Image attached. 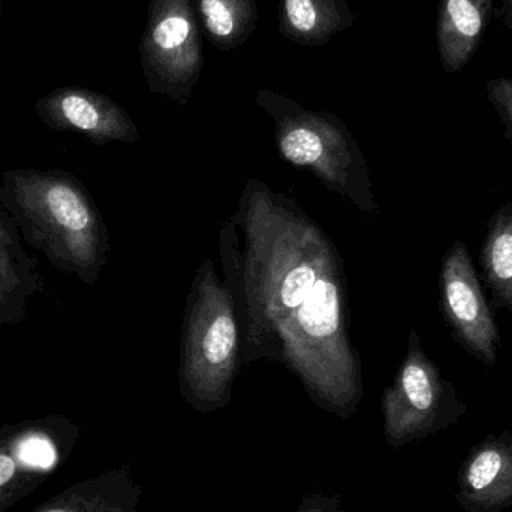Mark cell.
Returning a JSON list of instances; mask_svg holds the SVG:
<instances>
[{"label": "cell", "mask_w": 512, "mask_h": 512, "mask_svg": "<svg viewBox=\"0 0 512 512\" xmlns=\"http://www.w3.org/2000/svg\"><path fill=\"white\" fill-rule=\"evenodd\" d=\"M248 307L282 358H352L342 277L330 243L307 222L252 218Z\"/></svg>", "instance_id": "obj_1"}, {"label": "cell", "mask_w": 512, "mask_h": 512, "mask_svg": "<svg viewBox=\"0 0 512 512\" xmlns=\"http://www.w3.org/2000/svg\"><path fill=\"white\" fill-rule=\"evenodd\" d=\"M0 204L21 239L60 273L93 285L110 254L101 212L83 182L63 170L17 168L0 177Z\"/></svg>", "instance_id": "obj_2"}, {"label": "cell", "mask_w": 512, "mask_h": 512, "mask_svg": "<svg viewBox=\"0 0 512 512\" xmlns=\"http://www.w3.org/2000/svg\"><path fill=\"white\" fill-rule=\"evenodd\" d=\"M138 44L150 93L186 105L204 66L203 33L192 0H150Z\"/></svg>", "instance_id": "obj_3"}, {"label": "cell", "mask_w": 512, "mask_h": 512, "mask_svg": "<svg viewBox=\"0 0 512 512\" xmlns=\"http://www.w3.org/2000/svg\"><path fill=\"white\" fill-rule=\"evenodd\" d=\"M256 102L273 117L277 147L286 161L312 168L327 185L348 192L354 171L352 155L360 152L339 117L306 110L273 90H258Z\"/></svg>", "instance_id": "obj_4"}, {"label": "cell", "mask_w": 512, "mask_h": 512, "mask_svg": "<svg viewBox=\"0 0 512 512\" xmlns=\"http://www.w3.org/2000/svg\"><path fill=\"white\" fill-rule=\"evenodd\" d=\"M439 306L453 339L466 354L495 367L501 334L471 252L462 240L448 249L439 273Z\"/></svg>", "instance_id": "obj_5"}, {"label": "cell", "mask_w": 512, "mask_h": 512, "mask_svg": "<svg viewBox=\"0 0 512 512\" xmlns=\"http://www.w3.org/2000/svg\"><path fill=\"white\" fill-rule=\"evenodd\" d=\"M390 406L397 433L409 438L448 429L468 412L453 382L445 379L435 361L427 357L414 330L390 394Z\"/></svg>", "instance_id": "obj_6"}, {"label": "cell", "mask_w": 512, "mask_h": 512, "mask_svg": "<svg viewBox=\"0 0 512 512\" xmlns=\"http://www.w3.org/2000/svg\"><path fill=\"white\" fill-rule=\"evenodd\" d=\"M38 119L57 132H75L95 144L137 140L131 116L110 96L80 86L51 90L33 105Z\"/></svg>", "instance_id": "obj_7"}, {"label": "cell", "mask_w": 512, "mask_h": 512, "mask_svg": "<svg viewBox=\"0 0 512 512\" xmlns=\"http://www.w3.org/2000/svg\"><path fill=\"white\" fill-rule=\"evenodd\" d=\"M237 343L234 303L216 286L215 277L207 276L191 307L183 358L186 364L203 372H228L234 366Z\"/></svg>", "instance_id": "obj_8"}, {"label": "cell", "mask_w": 512, "mask_h": 512, "mask_svg": "<svg viewBox=\"0 0 512 512\" xmlns=\"http://www.w3.org/2000/svg\"><path fill=\"white\" fill-rule=\"evenodd\" d=\"M456 501L466 512L512 507V432L487 435L469 450L457 471Z\"/></svg>", "instance_id": "obj_9"}, {"label": "cell", "mask_w": 512, "mask_h": 512, "mask_svg": "<svg viewBox=\"0 0 512 512\" xmlns=\"http://www.w3.org/2000/svg\"><path fill=\"white\" fill-rule=\"evenodd\" d=\"M23 243L14 219L0 204V325L26 321L29 301L47 289L38 261Z\"/></svg>", "instance_id": "obj_10"}, {"label": "cell", "mask_w": 512, "mask_h": 512, "mask_svg": "<svg viewBox=\"0 0 512 512\" xmlns=\"http://www.w3.org/2000/svg\"><path fill=\"white\" fill-rule=\"evenodd\" d=\"M495 0H439L436 39L447 72H460L474 57L493 17Z\"/></svg>", "instance_id": "obj_11"}, {"label": "cell", "mask_w": 512, "mask_h": 512, "mask_svg": "<svg viewBox=\"0 0 512 512\" xmlns=\"http://www.w3.org/2000/svg\"><path fill=\"white\" fill-rule=\"evenodd\" d=\"M346 0H280L279 32L304 47H322L355 23Z\"/></svg>", "instance_id": "obj_12"}, {"label": "cell", "mask_w": 512, "mask_h": 512, "mask_svg": "<svg viewBox=\"0 0 512 512\" xmlns=\"http://www.w3.org/2000/svg\"><path fill=\"white\" fill-rule=\"evenodd\" d=\"M480 265L493 306L512 313V201L490 219Z\"/></svg>", "instance_id": "obj_13"}, {"label": "cell", "mask_w": 512, "mask_h": 512, "mask_svg": "<svg viewBox=\"0 0 512 512\" xmlns=\"http://www.w3.org/2000/svg\"><path fill=\"white\" fill-rule=\"evenodd\" d=\"M201 30L218 50L242 47L258 27L256 0H192Z\"/></svg>", "instance_id": "obj_14"}, {"label": "cell", "mask_w": 512, "mask_h": 512, "mask_svg": "<svg viewBox=\"0 0 512 512\" xmlns=\"http://www.w3.org/2000/svg\"><path fill=\"white\" fill-rule=\"evenodd\" d=\"M487 98L504 125V135L512 150V78H493L487 83Z\"/></svg>", "instance_id": "obj_15"}, {"label": "cell", "mask_w": 512, "mask_h": 512, "mask_svg": "<svg viewBox=\"0 0 512 512\" xmlns=\"http://www.w3.org/2000/svg\"><path fill=\"white\" fill-rule=\"evenodd\" d=\"M18 457L27 465L50 468L56 459L53 445L41 436H29L18 445Z\"/></svg>", "instance_id": "obj_16"}, {"label": "cell", "mask_w": 512, "mask_h": 512, "mask_svg": "<svg viewBox=\"0 0 512 512\" xmlns=\"http://www.w3.org/2000/svg\"><path fill=\"white\" fill-rule=\"evenodd\" d=\"M14 475V463L9 457L0 456V486L8 483Z\"/></svg>", "instance_id": "obj_17"}, {"label": "cell", "mask_w": 512, "mask_h": 512, "mask_svg": "<svg viewBox=\"0 0 512 512\" xmlns=\"http://www.w3.org/2000/svg\"><path fill=\"white\" fill-rule=\"evenodd\" d=\"M502 23L512 30V0H504L501 6V12H499Z\"/></svg>", "instance_id": "obj_18"}, {"label": "cell", "mask_w": 512, "mask_h": 512, "mask_svg": "<svg viewBox=\"0 0 512 512\" xmlns=\"http://www.w3.org/2000/svg\"><path fill=\"white\" fill-rule=\"evenodd\" d=\"M3 0H0V17H2Z\"/></svg>", "instance_id": "obj_19"}, {"label": "cell", "mask_w": 512, "mask_h": 512, "mask_svg": "<svg viewBox=\"0 0 512 512\" xmlns=\"http://www.w3.org/2000/svg\"><path fill=\"white\" fill-rule=\"evenodd\" d=\"M48 512H65V511H48Z\"/></svg>", "instance_id": "obj_20"}]
</instances>
